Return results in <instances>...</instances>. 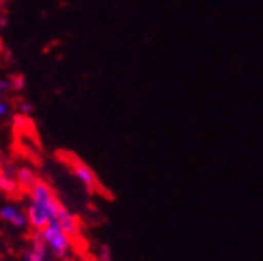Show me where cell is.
Segmentation results:
<instances>
[{"mask_svg":"<svg viewBox=\"0 0 263 261\" xmlns=\"http://www.w3.org/2000/svg\"><path fill=\"white\" fill-rule=\"evenodd\" d=\"M11 91H13V84H11V77L8 79H0V121H4L13 110L11 101L8 99Z\"/></svg>","mask_w":263,"mask_h":261,"instance_id":"cell-5","label":"cell"},{"mask_svg":"<svg viewBox=\"0 0 263 261\" xmlns=\"http://www.w3.org/2000/svg\"><path fill=\"white\" fill-rule=\"evenodd\" d=\"M45 261H62V259H58V257H47Z\"/></svg>","mask_w":263,"mask_h":261,"instance_id":"cell-13","label":"cell"},{"mask_svg":"<svg viewBox=\"0 0 263 261\" xmlns=\"http://www.w3.org/2000/svg\"><path fill=\"white\" fill-rule=\"evenodd\" d=\"M0 220L17 228V230H25V228L30 226L25 209H21L17 203H10V201L0 206Z\"/></svg>","mask_w":263,"mask_h":261,"instance_id":"cell-4","label":"cell"},{"mask_svg":"<svg viewBox=\"0 0 263 261\" xmlns=\"http://www.w3.org/2000/svg\"><path fill=\"white\" fill-rule=\"evenodd\" d=\"M17 189V181L13 179H8L6 176L0 174V192H6V194H10Z\"/></svg>","mask_w":263,"mask_h":261,"instance_id":"cell-9","label":"cell"},{"mask_svg":"<svg viewBox=\"0 0 263 261\" xmlns=\"http://www.w3.org/2000/svg\"><path fill=\"white\" fill-rule=\"evenodd\" d=\"M41 239L47 245V250L51 252L52 257H58V259H66L69 257L71 248H73V243H71V235H67L66 231L62 230L56 222H51L49 226H45L40 231Z\"/></svg>","mask_w":263,"mask_h":261,"instance_id":"cell-2","label":"cell"},{"mask_svg":"<svg viewBox=\"0 0 263 261\" xmlns=\"http://www.w3.org/2000/svg\"><path fill=\"white\" fill-rule=\"evenodd\" d=\"M56 224L66 231L67 235H75L77 230H79V224H77V216L67 209L66 206H60L58 209V215H56Z\"/></svg>","mask_w":263,"mask_h":261,"instance_id":"cell-7","label":"cell"},{"mask_svg":"<svg viewBox=\"0 0 263 261\" xmlns=\"http://www.w3.org/2000/svg\"><path fill=\"white\" fill-rule=\"evenodd\" d=\"M60 200L56 198L52 187L43 179H37L28 189V206H26V216L28 224L35 231H41L51 222H56V215L60 209Z\"/></svg>","mask_w":263,"mask_h":261,"instance_id":"cell-1","label":"cell"},{"mask_svg":"<svg viewBox=\"0 0 263 261\" xmlns=\"http://www.w3.org/2000/svg\"><path fill=\"white\" fill-rule=\"evenodd\" d=\"M2 162L4 161H2V147H0V166H2Z\"/></svg>","mask_w":263,"mask_h":261,"instance_id":"cell-14","label":"cell"},{"mask_svg":"<svg viewBox=\"0 0 263 261\" xmlns=\"http://www.w3.org/2000/svg\"><path fill=\"white\" fill-rule=\"evenodd\" d=\"M47 245L41 239L40 231H35L34 237H32L30 248L25 252V257L23 261H45L47 259Z\"/></svg>","mask_w":263,"mask_h":261,"instance_id":"cell-6","label":"cell"},{"mask_svg":"<svg viewBox=\"0 0 263 261\" xmlns=\"http://www.w3.org/2000/svg\"><path fill=\"white\" fill-rule=\"evenodd\" d=\"M62 157H64V162H66V166L69 168V172L77 177V181L86 189V192H90V194L97 192L99 181H97L96 172L91 170V166H88L81 157L73 155V153H64Z\"/></svg>","mask_w":263,"mask_h":261,"instance_id":"cell-3","label":"cell"},{"mask_svg":"<svg viewBox=\"0 0 263 261\" xmlns=\"http://www.w3.org/2000/svg\"><path fill=\"white\" fill-rule=\"evenodd\" d=\"M19 110H21V114H23V116H28L32 112V105H30V103H26V101H21Z\"/></svg>","mask_w":263,"mask_h":261,"instance_id":"cell-11","label":"cell"},{"mask_svg":"<svg viewBox=\"0 0 263 261\" xmlns=\"http://www.w3.org/2000/svg\"><path fill=\"white\" fill-rule=\"evenodd\" d=\"M17 185L19 187H25V189H30L32 185H34L35 181H37V176H35V172L32 170V168H19V172H17Z\"/></svg>","mask_w":263,"mask_h":261,"instance_id":"cell-8","label":"cell"},{"mask_svg":"<svg viewBox=\"0 0 263 261\" xmlns=\"http://www.w3.org/2000/svg\"><path fill=\"white\" fill-rule=\"evenodd\" d=\"M4 26H6V17H0V32H2Z\"/></svg>","mask_w":263,"mask_h":261,"instance_id":"cell-12","label":"cell"},{"mask_svg":"<svg viewBox=\"0 0 263 261\" xmlns=\"http://www.w3.org/2000/svg\"><path fill=\"white\" fill-rule=\"evenodd\" d=\"M11 84H13V91H19V90H23V86H25V79L21 75H13L11 77Z\"/></svg>","mask_w":263,"mask_h":261,"instance_id":"cell-10","label":"cell"}]
</instances>
